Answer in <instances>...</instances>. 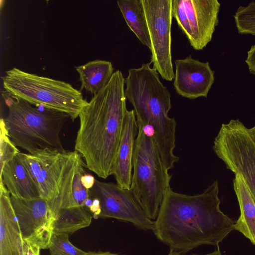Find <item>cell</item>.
<instances>
[{"mask_svg":"<svg viewBox=\"0 0 255 255\" xmlns=\"http://www.w3.org/2000/svg\"><path fill=\"white\" fill-rule=\"evenodd\" d=\"M4 91L35 107L68 114L74 121L88 104L81 90L70 84L14 67L1 77Z\"/></svg>","mask_w":255,"mask_h":255,"instance_id":"cell-7","label":"cell"},{"mask_svg":"<svg viewBox=\"0 0 255 255\" xmlns=\"http://www.w3.org/2000/svg\"><path fill=\"white\" fill-rule=\"evenodd\" d=\"M125 85L122 72L116 71L79 116L75 150L86 167L103 179L112 175L128 111Z\"/></svg>","mask_w":255,"mask_h":255,"instance_id":"cell-2","label":"cell"},{"mask_svg":"<svg viewBox=\"0 0 255 255\" xmlns=\"http://www.w3.org/2000/svg\"><path fill=\"white\" fill-rule=\"evenodd\" d=\"M167 255H187L186 254H182L175 251H173L172 250L169 249V252L167 254ZM189 255H223L220 250L219 246L217 247V250L214 251L213 252L208 253L204 255H200V254H191Z\"/></svg>","mask_w":255,"mask_h":255,"instance_id":"cell-29","label":"cell"},{"mask_svg":"<svg viewBox=\"0 0 255 255\" xmlns=\"http://www.w3.org/2000/svg\"><path fill=\"white\" fill-rule=\"evenodd\" d=\"M246 62L251 74L255 75V44L248 51Z\"/></svg>","mask_w":255,"mask_h":255,"instance_id":"cell-25","label":"cell"},{"mask_svg":"<svg viewBox=\"0 0 255 255\" xmlns=\"http://www.w3.org/2000/svg\"><path fill=\"white\" fill-rule=\"evenodd\" d=\"M151 44L150 63L163 79L171 81L172 0H142Z\"/></svg>","mask_w":255,"mask_h":255,"instance_id":"cell-10","label":"cell"},{"mask_svg":"<svg viewBox=\"0 0 255 255\" xmlns=\"http://www.w3.org/2000/svg\"><path fill=\"white\" fill-rule=\"evenodd\" d=\"M85 174L83 168L77 173L74 182L73 198L76 207H84L86 200L92 196L91 190L85 188L81 182V178Z\"/></svg>","mask_w":255,"mask_h":255,"instance_id":"cell-24","label":"cell"},{"mask_svg":"<svg viewBox=\"0 0 255 255\" xmlns=\"http://www.w3.org/2000/svg\"><path fill=\"white\" fill-rule=\"evenodd\" d=\"M23 241L40 249H48L55 217L41 198L25 200L10 196Z\"/></svg>","mask_w":255,"mask_h":255,"instance_id":"cell-12","label":"cell"},{"mask_svg":"<svg viewBox=\"0 0 255 255\" xmlns=\"http://www.w3.org/2000/svg\"><path fill=\"white\" fill-rule=\"evenodd\" d=\"M86 255H123L113 253L109 251H98V252H89Z\"/></svg>","mask_w":255,"mask_h":255,"instance_id":"cell-30","label":"cell"},{"mask_svg":"<svg viewBox=\"0 0 255 255\" xmlns=\"http://www.w3.org/2000/svg\"><path fill=\"white\" fill-rule=\"evenodd\" d=\"M18 155L55 218L61 209L76 207L73 186L77 173L86 166L78 152L45 149Z\"/></svg>","mask_w":255,"mask_h":255,"instance_id":"cell-5","label":"cell"},{"mask_svg":"<svg viewBox=\"0 0 255 255\" xmlns=\"http://www.w3.org/2000/svg\"><path fill=\"white\" fill-rule=\"evenodd\" d=\"M95 180L93 175L86 173L82 175L81 178L82 184L85 188L88 190H90L93 188Z\"/></svg>","mask_w":255,"mask_h":255,"instance_id":"cell-28","label":"cell"},{"mask_svg":"<svg viewBox=\"0 0 255 255\" xmlns=\"http://www.w3.org/2000/svg\"><path fill=\"white\" fill-rule=\"evenodd\" d=\"M89 210L93 213V217L95 219L99 218L101 212V208L100 201L97 198L93 197L92 205Z\"/></svg>","mask_w":255,"mask_h":255,"instance_id":"cell-27","label":"cell"},{"mask_svg":"<svg viewBox=\"0 0 255 255\" xmlns=\"http://www.w3.org/2000/svg\"><path fill=\"white\" fill-rule=\"evenodd\" d=\"M220 6L218 0H172V16L195 50L212 40Z\"/></svg>","mask_w":255,"mask_h":255,"instance_id":"cell-9","label":"cell"},{"mask_svg":"<svg viewBox=\"0 0 255 255\" xmlns=\"http://www.w3.org/2000/svg\"><path fill=\"white\" fill-rule=\"evenodd\" d=\"M217 181L200 194L186 195L169 187L154 221L153 233L169 249L186 254L200 246L219 247L235 222L220 209Z\"/></svg>","mask_w":255,"mask_h":255,"instance_id":"cell-1","label":"cell"},{"mask_svg":"<svg viewBox=\"0 0 255 255\" xmlns=\"http://www.w3.org/2000/svg\"><path fill=\"white\" fill-rule=\"evenodd\" d=\"M117 4L130 29L151 50V40L142 0H119Z\"/></svg>","mask_w":255,"mask_h":255,"instance_id":"cell-19","label":"cell"},{"mask_svg":"<svg viewBox=\"0 0 255 255\" xmlns=\"http://www.w3.org/2000/svg\"><path fill=\"white\" fill-rule=\"evenodd\" d=\"M250 133L252 136V137L255 142V125L251 128H249Z\"/></svg>","mask_w":255,"mask_h":255,"instance_id":"cell-31","label":"cell"},{"mask_svg":"<svg viewBox=\"0 0 255 255\" xmlns=\"http://www.w3.org/2000/svg\"><path fill=\"white\" fill-rule=\"evenodd\" d=\"M1 95L8 108L3 119L7 134L14 144L33 154L49 149L64 151L60 132L70 119L65 113L35 107L26 101L5 91Z\"/></svg>","mask_w":255,"mask_h":255,"instance_id":"cell-4","label":"cell"},{"mask_svg":"<svg viewBox=\"0 0 255 255\" xmlns=\"http://www.w3.org/2000/svg\"><path fill=\"white\" fill-rule=\"evenodd\" d=\"M93 217L84 206L62 209L56 216L53 233L72 234L88 227Z\"/></svg>","mask_w":255,"mask_h":255,"instance_id":"cell-20","label":"cell"},{"mask_svg":"<svg viewBox=\"0 0 255 255\" xmlns=\"http://www.w3.org/2000/svg\"><path fill=\"white\" fill-rule=\"evenodd\" d=\"M173 86L176 92L190 99L207 97L215 80L209 62H203L191 55L175 61Z\"/></svg>","mask_w":255,"mask_h":255,"instance_id":"cell-13","label":"cell"},{"mask_svg":"<svg viewBox=\"0 0 255 255\" xmlns=\"http://www.w3.org/2000/svg\"><path fill=\"white\" fill-rule=\"evenodd\" d=\"M19 152V150L12 142L7 134L3 119L0 121V169L3 168L6 163L11 160Z\"/></svg>","mask_w":255,"mask_h":255,"instance_id":"cell-23","label":"cell"},{"mask_svg":"<svg viewBox=\"0 0 255 255\" xmlns=\"http://www.w3.org/2000/svg\"><path fill=\"white\" fill-rule=\"evenodd\" d=\"M91 191L100 202L99 218H114L129 223L139 230L153 231L154 221L147 217L129 189L96 179Z\"/></svg>","mask_w":255,"mask_h":255,"instance_id":"cell-11","label":"cell"},{"mask_svg":"<svg viewBox=\"0 0 255 255\" xmlns=\"http://www.w3.org/2000/svg\"><path fill=\"white\" fill-rule=\"evenodd\" d=\"M150 64L128 70L125 94L133 108L137 123L151 130L162 160L168 162L176 158V122L168 116L172 108L170 93Z\"/></svg>","mask_w":255,"mask_h":255,"instance_id":"cell-3","label":"cell"},{"mask_svg":"<svg viewBox=\"0 0 255 255\" xmlns=\"http://www.w3.org/2000/svg\"><path fill=\"white\" fill-rule=\"evenodd\" d=\"M138 131L135 113L133 110H128L112 173L117 184L124 189H129L130 186L134 145Z\"/></svg>","mask_w":255,"mask_h":255,"instance_id":"cell-14","label":"cell"},{"mask_svg":"<svg viewBox=\"0 0 255 255\" xmlns=\"http://www.w3.org/2000/svg\"><path fill=\"white\" fill-rule=\"evenodd\" d=\"M83 89L96 95L107 84L114 73L112 63L106 60H95L76 67Z\"/></svg>","mask_w":255,"mask_h":255,"instance_id":"cell-18","label":"cell"},{"mask_svg":"<svg viewBox=\"0 0 255 255\" xmlns=\"http://www.w3.org/2000/svg\"><path fill=\"white\" fill-rule=\"evenodd\" d=\"M68 235L53 233L48 247L51 255H86L88 252L74 246L69 240Z\"/></svg>","mask_w":255,"mask_h":255,"instance_id":"cell-22","label":"cell"},{"mask_svg":"<svg viewBox=\"0 0 255 255\" xmlns=\"http://www.w3.org/2000/svg\"><path fill=\"white\" fill-rule=\"evenodd\" d=\"M234 17L239 33L255 35V1L240 6Z\"/></svg>","mask_w":255,"mask_h":255,"instance_id":"cell-21","label":"cell"},{"mask_svg":"<svg viewBox=\"0 0 255 255\" xmlns=\"http://www.w3.org/2000/svg\"><path fill=\"white\" fill-rule=\"evenodd\" d=\"M213 148L227 168L241 178L255 202V142L249 128L238 119L223 124Z\"/></svg>","mask_w":255,"mask_h":255,"instance_id":"cell-8","label":"cell"},{"mask_svg":"<svg viewBox=\"0 0 255 255\" xmlns=\"http://www.w3.org/2000/svg\"><path fill=\"white\" fill-rule=\"evenodd\" d=\"M0 181L12 196L25 200L40 198L33 180L18 154L0 170Z\"/></svg>","mask_w":255,"mask_h":255,"instance_id":"cell-16","label":"cell"},{"mask_svg":"<svg viewBox=\"0 0 255 255\" xmlns=\"http://www.w3.org/2000/svg\"><path fill=\"white\" fill-rule=\"evenodd\" d=\"M23 244L10 194L0 181V255H23Z\"/></svg>","mask_w":255,"mask_h":255,"instance_id":"cell-15","label":"cell"},{"mask_svg":"<svg viewBox=\"0 0 255 255\" xmlns=\"http://www.w3.org/2000/svg\"><path fill=\"white\" fill-rule=\"evenodd\" d=\"M133 150L129 189L147 217L156 219L172 178L165 166L150 132L138 124Z\"/></svg>","mask_w":255,"mask_h":255,"instance_id":"cell-6","label":"cell"},{"mask_svg":"<svg viewBox=\"0 0 255 255\" xmlns=\"http://www.w3.org/2000/svg\"><path fill=\"white\" fill-rule=\"evenodd\" d=\"M40 248L23 241V255H40Z\"/></svg>","mask_w":255,"mask_h":255,"instance_id":"cell-26","label":"cell"},{"mask_svg":"<svg viewBox=\"0 0 255 255\" xmlns=\"http://www.w3.org/2000/svg\"><path fill=\"white\" fill-rule=\"evenodd\" d=\"M233 186L240 209V215L234 225V230L241 233L255 245V202L237 175L233 180Z\"/></svg>","mask_w":255,"mask_h":255,"instance_id":"cell-17","label":"cell"}]
</instances>
